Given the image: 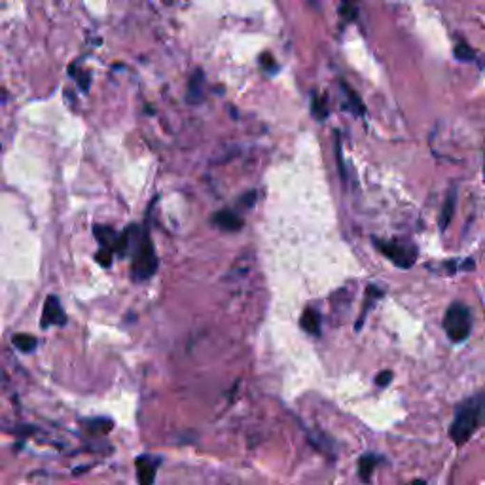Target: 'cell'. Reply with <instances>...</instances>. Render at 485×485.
<instances>
[{
	"mask_svg": "<svg viewBox=\"0 0 485 485\" xmlns=\"http://www.w3.org/2000/svg\"><path fill=\"white\" fill-rule=\"evenodd\" d=\"M162 465V457L157 455H141L135 461L137 466V479L141 485H154L155 476H157V468Z\"/></svg>",
	"mask_w": 485,
	"mask_h": 485,
	"instance_id": "obj_5",
	"label": "cell"
},
{
	"mask_svg": "<svg viewBox=\"0 0 485 485\" xmlns=\"http://www.w3.org/2000/svg\"><path fill=\"white\" fill-rule=\"evenodd\" d=\"M89 429H91V431L108 432L112 429V423L107 421V419H93V421H89Z\"/></svg>",
	"mask_w": 485,
	"mask_h": 485,
	"instance_id": "obj_23",
	"label": "cell"
},
{
	"mask_svg": "<svg viewBox=\"0 0 485 485\" xmlns=\"http://www.w3.org/2000/svg\"><path fill=\"white\" fill-rule=\"evenodd\" d=\"M472 268H474V262H472V260H466V262L461 265V270H466V271H470Z\"/></svg>",
	"mask_w": 485,
	"mask_h": 485,
	"instance_id": "obj_26",
	"label": "cell"
},
{
	"mask_svg": "<svg viewBox=\"0 0 485 485\" xmlns=\"http://www.w3.org/2000/svg\"><path fill=\"white\" fill-rule=\"evenodd\" d=\"M455 199H457V194H455V192H449V196H447V199H445L444 203V210H442V215H440V229H442V231H444V229L449 226V222H452L453 210H455Z\"/></svg>",
	"mask_w": 485,
	"mask_h": 485,
	"instance_id": "obj_14",
	"label": "cell"
},
{
	"mask_svg": "<svg viewBox=\"0 0 485 485\" xmlns=\"http://www.w3.org/2000/svg\"><path fill=\"white\" fill-rule=\"evenodd\" d=\"M309 2H313V6H317L318 4V0H309Z\"/></svg>",
	"mask_w": 485,
	"mask_h": 485,
	"instance_id": "obj_28",
	"label": "cell"
},
{
	"mask_svg": "<svg viewBox=\"0 0 485 485\" xmlns=\"http://www.w3.org/2000/svg\"><path fill=\"white\" fill-rule=\"evenodd\" d=\"M381 463H383V457L378 453H364L362 457L358 459V476L362 479V484H370L374 472Z\"/></svg>",
	"mask_w": 485,
	"mask_h": 485,
	"instance_id": "obj_7",
	"label": "cell"
},
{
	"mask_svg": "<svg viewBox=\"0 0 485 485\" xmlns=\"http://www.w3.org/2000/svg\"><path fill=\"white\" fill-rule=\"evenodd\" d=\"M391 379H392V371L385 370V371H381V374H378L376 383H378L379 387H387V385L391 383Z\"/></svg>",
	"mask_w": 485,
	"mask_h": 485,
	"instance_id": "obj_24",
	"label": "cell"
},
{
	"mask_svg": "<svg viewBox=\"0 0 485 485\" xmlns=\"http://www.w3.org/2000/svg\"><path fill=\"white\" fill-rule=\"evenodd\" d=\"M157 256H155L154 243L150 241V237L146 231H142L141 241L137 243L135 247V258H133V265H131V275L135 281H146L150 277L155 275L157 271Z\"/></svg>",
	"mask_w": 485,
	"mask_h": 485,
	"instance_id": "obj_2",
	"label": "cell"
},
{
	"mask_svg": "<svg viewBox=\"0 0 485 485\" xmlns=\"http://www.w3.org/2000/svg\"><path fill=\"white\" fill-rule=\"evenodd\" d=\"M12 344L15 345V349H20L21 353H33L38 345V339L31 334H15Z\"/></svg>",
	"mask_w": 485,
	"mask_h": 485,
	"instance_id": "obj_15",
	"label": "cell"
},
{
	"mask_svg": "<svg viewBox=\"0 0 485 485\" xmlns=\"http://www.w3.org/2000/svg\"><path fill=\"white\" fill-rule=\"evenodd\" d=\"M485 424V394H476L457 406L449 436L457 445L466 444L472 434Z\"/></svg>",
	"mask_w": 485,
	"mask_h": 485,
	"instance_id": "obj_1",
	"label": "cell"
},
{
	"mask_svg": "<svg viewBox=\"0 0 485 485\" xmlns=\"http://www.w3.org/2000/svg\"><path fill=\"white\" fill-rule=\"evenodd\" d=\"M260 63H262V67L265 72H270V75H277V70H279V65H277V61L273 59V55L270 54V52H265V54H262V57H260Z\"/></svg>",
	"mask_w": 485,
	"mask_h": 485,
	"instance_id": "obj_19",
	"label": "cell"
},
{
	"mask_svg": "<svg viewBox=\"0 0 485 485\" xmlns=\"http://www.w3.org/2000/svg\"><path fill=\"white\" fill-rule=\"evenodd\" d=\"M341 89L345 91V95H347V105H349V108L355 112V114H364V110H366V107H364L362 99H360V95L355 91V89H351L345 82H341Z\"/></svg>",
	"mask_w": 485,
	"mask_h": 485,
	"instance_id": "obj_13",
	"label": "cell"
},
{
	"mask_svg": "<svg viewBox=\"0 0 485 485\" xmlns=\"http://www.w3.org/2000/svg\"><path fill=\"white\" fill-rule=\"evenodd\" d=\"M203 88H205V76L201 70H196L194 76L190 78L188 93H186L190 105H199L203 101Z\"/></svg>",
	"mask_w": 485,
	"mask_h": 485,
	"instance_id": "obj_10",
	"label": "cell"
},
{
	"mask_svg": "<svg viewBox=\"0 0 485 485\" xmlns=\"http://www.w3.org/2000/svg\"><path fill=\"white\" fill-rule=\"evenodd\" d=\"M300 324L302 328L307 334H313V336H321V324H323V318H321V313L313 307H307V309L302 313V318H300Z\"/></svg>",
	"mask_w": 485,
	"mask_h": 485,
	"instance_id": "obj_9",
	"label": "cell"
},
{
	"mask_svg": "<svg viewBox=\"0 0 485 485\" xmlns=\"http://www.w3.org/2000/svg\"><path fill=\"white\" fill-rule=\"evenodd\" d=\"M254 201H256V192H247V194L241 197L243 207H252V203Z\"/></svg>",
	"mask_w": 485,
	"mask_h": 485,
	"instance_id": "obj_25",
	"label": "cell"
},
{
	"mask_svg": "<svg viewBox=\"0 0 485 485\" xmlns=\"http://www.w3.org/2000/svg\"><path fill=\"white\" fill-rule=\"evenodd\" d=\"M213 224H215L216 228L224 229V231H239L245 226L241 216H237L231 210H218V213H215L213 215Z\"/></svg>",
	"mask_w": 485,
	"mask_h": 485,
	"instance_id": "obj_8",
	"label": "cell"
},
{
	"mask_svg": "<svg viewBox=\"0 0 485 485\" xmlns=\"http://www.w3.org/2000/svg\"><path fill=\"white\" fill-rule=\"evenodd\" d=\"M70 75L75 76L76 82L80 84V88L84 89V91H88L89 82H91V76H89V72H86V70H75V68H70Z\"/></svg>",
	"mask_w": 485,
	"mask_h": 485,
	"instance_id": "obj_21",
	"label": "cell"
},
{
	"mask_svg": "<svg viewBox=\"0 0 485 485\" xmlns=\"http://www.w3.org/2000/svg\"><path fill=\"white\" fill-rule=\"evenodd\" d=\"M444 330L447 334V337L452 341H455V344H461V341H465L466 337L470 336L472 315L470 309L466 307L465 303L455 302L447 307L444 317Z\"/></svg>",
	"mask_w": 485,
	"mask_h": 485,
	"instance_id": "obj_3",
	"label": "cell"
},
{
	"mask_svg": "<svg viewBox=\"0 0 485 485\" xmlns=\"http://www.w3.org/2000/svg\"><path fill=\"white\" fill-rule=\"evenodd\" d=\"M311 112L315 114L317 120H326V118H328V102H326V97H323V95H313Z\"/></svg>",
	"mask_w": 485,
	"mask_h": 485,
	"instance_id": "obj_16",
	"label": "cell"
},
{
	"mask_svg": "<svg viewBox=\"0 0 485 485\" xmlns=\"http://www.w3.org/2000/svg\"><path fill=\"white\" fill-rule=\"evenodd\" d=\"M381 296H383V290H379L376 284H370V286L366 288V300H364L362 313H360V317H358L357 324H355V330H360V328H362L364 318H366V313L370 309V305H374Z\"/></svg>",
	"mask_w": 485,
	"mask_h": 485,
	"instance_id": "obj_11",
	"label": "cell"
},
{
	"mask_svg": "<svg viewBox=\"0 0 485 485\" xmlns=\"http://www.w3.org/2000/svg\"><path fill=\"white\" fill-rule=\"evenodd\" d=\"M63 324H67V315L63 311L59 298L47 296L46 302H44L40 326L42 328H49V326H63Z\"/></svg>",
	"mask_w": 485,
	"mask_h": 485,
	"instance_id": "obj_6",
	"label": "cell"
},
{
	"mask_svg": "<svg viewBox=\"0 0 485 485\" xmlns=\"http://www.w3.org/2000/svg\"><path fill=\"white\" fill-rule=\"evenodd\" d=\"M374 245L385 258H389L397 268H402V270H410L417 260V250L410 247V245H406V243L374 239Z\"/></svg>",
	"mask_w": 485,
	"mask_h": 485,
	"instance_id": "obj_4",
	"label": "cell"
},
{
	"mask_svg": "<svg viewBox=\"0 0 485 485\" xmlns=\"http://www.w3.org/2000/svg\"><path fill=\"white\" fill-rule=\"evenodd\" d=\"M93 233L97 237V241L101 243V247L110 250L116 249V243H118V237L120 236L110 226H95Z\"/></svg>",
	"mask_w": 485,
	"mask_h": 485,
	"instance_id": "obj_12",
	"label": "cell"
},
{
	"mask_svg": "<svg viewBox=\"0 0 485 485\" xmlns=\"http://www.w3.org/2000/svg\"><path fill=\"white\" fill-rule=\"evenodd\" d=\"M410 485H426V484H424L423 479H415V482H411Z\"/></svg>",
	"mask_w": 485,
	"mask_h": 485,
	"instance_id": "obj_27",
	"label": "cell"
},
{
	"mask_svg": "<svg viewBox=\"0 0 485 485\" xmlns=\"http://www.w3.org/2000/svg\"><path fill=\"white\" fill-rule=\"evenodd\" d=\"M309 442L317 449H321L323 453H326V455H332L334 453V449L330 447V444H332V440H328L324 434H315V432H311L309 434Z\"/></svg>",
	"mask_w": 485,
	"mask_h": 485,
	"instance_id": "obj_18",
	"label": "cell"
},
{
	"mask_svg": "<svg viewBox=\"0 0 485 485\" xmlns=\"http://www.w3.org/2000/svg\"><path fill=\"white\" fill-rule=\"evenodd\" d=\"M453 54H455V59L463 61V63H470V61L476 59V52L466 42H459L455 49H453Z\"/></svg>",
	"mask_w": 485,
	"mask_h": 485,
	"instance_id": "obj_17",
	"label": "cell"
},
{
	"mask_svg": "<svg viewBox=\"0 0 485 485\" xmlns=\"http://www.w3.org/2000/svg\"><path fill=\"white\" fill-rule=\"evenodd\" d=\"M339 14L344 15L347 21H353L355 17H357L358 12H357V8L353 6L349 0H344V4H341V8H339Z\"/></svg>",
	"mask_w": 485,
	"mask_h": 485,
	"instance_id": "obj_22",
	"label": "cell"
},
{
	"mask_svg": "<svg viewBox=\"0 0 485 485\" xmlns=\"http://www.w3.org/2000/svg\"><path fill=\"white\" fill-rule=\"evenodd\" d=\"M112 258H114V250L105 249V247H101V250L97 252V256H95V260L101 263L102 268H110V265H112Z\"/></svg>",
	"mask_w": 485,
	"mask_h": 485,
	"instance_id": "obj_20",
	"label": "cell"
}]
</instances>
